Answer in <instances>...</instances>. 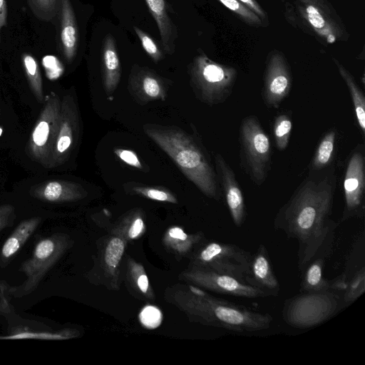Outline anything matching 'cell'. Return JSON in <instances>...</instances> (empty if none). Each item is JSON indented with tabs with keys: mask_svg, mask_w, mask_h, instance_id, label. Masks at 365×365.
<instances>
[{
	"mask_svg": "<svg viewBox=\"0 0 365 365\" xmlns=\"http://www.w3.org/2000/svg\"><path fill=\"white\" fill-rule=\"evenodd\" d=\"M71 245V239L65 233H55L39 240L31 257L19 267L26 276V280L20 286L10 287L9 293L14 297H22L34 292Z\"/></svg>",
	"mask_w": 365,
	"mask_h": 365,
	"instance_id": "5b68a950",
	"label": "cell"
},
{
	"mask_svg": "<svg viewBox=\"0 0 365 365\" xmlns=\"http://www.w3.org/2000/svg\"><path fill=\"white\" fill-rule=\"evenodd\" d=\"M163 318L160 309L153 305L144 307L139 313L140 324L148 329H154L158 327L163 322Z\"/></svg>",
	"mask_w": 365,
	"mask_h": 365,
	"instance_id": "e575fe53",
	"label": "cell"
},
{
	"mask_svg": "<svg viewBox=\"0 0 365 365\" xmlns=\"http://www.w3.org/2000/svg\"><path fill=\"white\" fill-rule=\"evenodd\" d=\"M214 158L217 180L221 185L232 220L235 226L240 227L246 218V206L240 185L223 156L217 153Z\"/></svg>",
	"mask_w": 365,
	"mask_h": 365,
	"instance_id": "5bb4252c",
	"label": "cell"
},
{
	"mask_svg": "<svg viewBox=\"0 0 365 365\" xmlns=\"http://www.w3.org/2000/svg\"><path fill=\"white\" fill-rule=\"evenodd\" d=\"M344 207L339 222L363 218L365 214L364 146L358 145L348 160L344 178Z\"/></svg>",
	"mask_w": 365,
	"mask_h": 365,
	"instance_id": "30bf717a",
	"label": "cell"
},
{
	"mask_svg": "<svg viewBox=\"0 0 365 365\" xmlns=\"http://www.w3.org/2000/svg\"><path fill=\"white\" fill-rule=\"evenodd\" d=\"M292 128L291 118L287 114H280L274 120L273 134L277 148L284 150L288 145Z\"/></svg>",
	"mask_w": 365,
	"mask_h": 365,
	"instance_id": "d6a6232c",
	"label": "cell"
},
{
	"mask_svg": "<svg viewBox=\"0 0 365 365\" xmlns=\"http://www.w3.org/2000/svg\"><path fill=\"white\" fill-rule=\"evenodd\" d=\"M237 76L235 68L217 63L203 52L195 57L190 68V85L196 97L210 106L228 99Z\"/></svg>",
	"mask_w": 365,
	"mask_h": 365,
	"instance_id": "277c9868",
	"label": "cell"
},
{
	"mask_svg": "<svg viewBox=\"0 0 365 365\" xmlns=\"http://www.w3.org/2000/svg\"><path fill=\"white\" fill-rule=\"evenodd\" d=\"M61 103L53 93L46 96L43 110L35 125L30 140V148L41 163H51L61 118Z\"/></svg>",
	"mask_w": 365,
	"mask_h": 365,
	"instance_id": "8fae6325",
	"label": "cell"
},
{
	"mask_svg": "<svg viewBox=\"0 0 365 365\" xmlns=\"http://www.w3.org/2000/svg\"><path fill=\"white\" fill-rule=\"evenodd\" d=\"M292 76L284 54L273 50L267 56L264 74L262 98L269 108H279L292 88Z\"/></svg>",
	"mask_w": 365,
	"mask_h": 365,
	"instance_id": "7c38bea8",
	"label": "cell"
},
{
	"mask_svg": "<svg viewBox=\"0 0 365 365\" xmlns=\"http://www.w3.org/2000/svg\"><path fill=\"white\" fill-rule=\"evenodd\" d=\"M7 6L6 0H0V41L2 29L6 26Z\"/></svg>",
	"mask_w": 365,
	"mask_h": 365,
	"instance_id": "7bdbcfd3",
	"label": "cell"
},
{
	"mask_svg": "<svg viewBox=\"0 0 365 365\" xmlns=\"http://www.w3.org/2000/svg\"><path fill=\"white\" fill-rule=\"evenodd\" d=\"M43 66L46 74L50 80H55L61 76L63 67L58 58L53 56H46L43 58Z\"/></svg>",
	"mask_w": 365,
	"mask_h": 365,
	"instance_id": "74e56055",
	"label": "cell"
},
{
	"mask_svg": "<svg viewBox=\"0 0 365 365\" xmlns=\"http://www.w3.org/2000/svg\"><path fill=\"white\" fill-rule=\"evenodd\" d=\"M79 115L72 96H66L61 103V118L51 158V165L63 163L69 156L79 135Z\"/></svg>",
	"mask_w": 365,
	"mask_h": 365,
	"instance_id": "4fadbf2b",
	"label": "cell"
},
{
	"mask_svg": "<svg viewBox=\"0 0 365 365\" xmlns=\"http://www.w3.org/2000/svg\"><path fill=\"white\" fill-rule=\"evenodd\" d=\"M252 254L230 243L210 242L191 257L190 264L226 273L246 282Z\"/></svg>",
	"mask_w": 365,
	"mask_h": 365,
	"instance_id": "ba28073f",
	"label": "cell"
},
{
	"mask_svg": "<svg viewBox=\"0 0 365 365\" xmlns=\"http://www.w3.org/2000/svg\"><path fill=\"white\" fill-rule=\"evenodd\" d=\"M134 31L141 42L142 46L148 55L158 63L164 58V55L154 40L146 32L137 26H133Z\"/></svg>",
	"mask_w": 365,
	"mask_h": 365,
	"instance_id": "d590c367",
	"label": "cell"
},
{
	"mask_svg": "<svg viewBox=\"0 0 365 365\" xmlns=\"http://www.w3.org/2000/svg\"><path fill=\"white\" fill-rule=\"evenodd\" d=\"M143 130L203 194L219 200L216 172L206 152L188 133L176 126L145 124Z\"/></svg>",
	"mask_w": 365,
	"mask_h": 365,
	"instance_id": "3957f363",
	"label": "cell"
},
{
	"mask_svg": "<svg viewBox=\"0 0 365 365\" xmlns=\"http://www.w3.org/2000/svg\"><path fill=\"white\" fill-rule=\"evenodd\" d=\"M304 3H310L317 5L324 9L326 11L332 14H337L331 4L327 0H299Z\"/></svg>",
	"mask_w": 365,
	"mask_h": 365,
	"instance_id": "b9f144b4",
	"label": "cell"
},
{
	"mask_svg": "<svg viewBox=\"0 0 365 365\" xmlns=\"http://www.w3.org/2000/svg\"><path fill=\"white\" fill-rule=\"evenodd\" d=\"M167 301L190 321L235 332H255L270 327L273 317L267 313L217 298L197 286L176 284L166 289Z\"/></svg>",
	"mask_w": 365,
	"mask_h": 365,
	"instance_id": "7a4b0ae2",
	"label": "cell"
},
{
	"mask_svg": "<svg viewBox=\"0 0 365 365\" xmlns=\"http://www.w3.org/2000/svg\"><path fill=\"white\" fill-rule=\"evenodd\" d=\"M103 82L105 91L110 96L118 86L121 68L113 36L108 34L104 41L102 53Z\"/></svg>",
	"mask_w": 365,
	"mask_h": 365,
	"instance_id": "ffe728a7",
	"label": "cell"
},
{
	"mask_svg": "<svg viewBox=\"0 0 365 365\" xmlns=\"http://www.w3.org/2000/svg\"><path fill=\"white\" fill-rule=\"evenodd\" d=\"M285 16L293 26L326 45L348 39V34L337 14H330L317 5L299 0L287 2Z\"/></svg>",
	"mask_w": 365,
	"mask_h": 365,
	"instance_id": "52a82bcc",
	"label": "cell"
},
{
	"mask_svg": "<svg viewBox=\"0 0 365 365\" xmlns=\"http://www.w3.org/2000/svg\"><path fill=\"white\" fill-rule=\"evenodd\" d=\"M87 192L79 184L64 180H51L35 191V196L50 202H64L81 200Z\"/></svg>",
	"mask_w": 365,
	"mask_h": 365,
	"instance_id": "ac0fdd59",
	"label": "cell"
},
{
	"mask_svg": "<svg viewBox=\"0 0 365 365\" xmlns=\"http://www.w3.org/2000/svg\"><path fill=\"white\" fill-rule=\"evenodd\" d=\"M128 89L139 103L165 101L167 86L163 78L147 67L133 66L128 80Z\"/></svg>",
	"mask_w": 365,
	"mask_h": 365,
	"instance_id": "9a60e30c",
	"label": "cell"
},
{
	"mask_svg": "<svg viewBox=\"0 0 365 365\" xmlns=\"http://www.w3.org/2000/svg\"><path fill=\"white\" fill-rule=\"evenodd\" d=\"M127 277L133 289L141 296L150 299L155 298L143 266L130 257L127 259Z\"/></svg>",
	"mask_w": 365,
	"mask_h": 365,
	"instance_id": "4316f807",
	"label": "cell"
},
{
	"mask_svg": "<svg viewBox=\"0 0 365 365\" xmlns=\"http://www.w3.org/2000/svg\"><path fill=\"white\" fill-rule=\"evenodd\" d=\"M241 165L257 186L266 180L271 167V145L259 119L244 118L240 127Z\"/></svg>",
	"mask_w": 365,
	"mask_h": 365,
	"instance_id": "8992f818",
	"label": "cell"
},
{
	"mask_svg": "<svg viewBox=\"0 0 365 365\" xmlns=\"http://www.w3.org/2000/svg\"><path fill=\"white\" fill-rule=\"evenodd\" d=\"M125 240L113 235L108 241L103 254V267L113 289H118L120 264L126 245Z\"/></svg>",
	"mask_w": 365,
	"mask_h": 365,
	"instance_id": "603a6c76",
	"label": "cell"
},
{
	"mask_svg": "<svg viewBox=\"0 0 365 365\" xmlns=\"http://www.w3.org/2000/svg\"><path fill=\"white\" fill-rule=\"evenodd\" d=\"M204 234H187L178 226H172L165 232L163 243L166 249L177 257H184L204 240Z\"/></svg>",
	"mask_w": 365,
	"mask_h": 365,
	"instance_id": "cb8c5ba5",
	"label": "cell"
},
{
	"mask_svg": "<svg viewBox=\"0 0 365 365\" xmlns=\"http://www.w3.org/2000/svg\"><path fill=\"white\" fill-rule=\"evenodd\" d=\"M145 216L140 209L126 214L113 230V235L120 237L126 242L139 239L145 232Z\"/></svg>",
	"mask_w": 365,
	"mask_h": 365,
	"instance_id": "d4e9b609",
	"label": "cell"
},
{
	"mask_svg": "<svg viewBox=\"0 0 365 365\" xmlns=\"http://www.w3.org/2000/svg\"><path fill=\"white\" fill-rule=\"evenodd\" d=\"M336 180L333 168L309 170L274 218V228L298 242L297 265L301 272L338 227L339 223L329 217Z\"/></svg>",
	"mask_w": 365,
	"mask_h": 365,
	"instance_id": "6da1fadb",
	"label": "cell"
},
{
	"mask_svg": "<svg viewBox=\"0 0 365 365\" xmlns=\"http://www.w3.org/2000/svg\"><path fill=\"white\" fill-rule=\"evenodd\" d=\"M179 277L198 287L220 294L250 299L269 297L242 279L207 267L189 264Z\"/></svg>",
	"mask_w": 365,
	"mask_h": 365,
	"instance_id": "9c48e42d",
	"label": "cell"
},
{
	"mask_svg": "<svg viewBox=\"0 0 365 365\" xmlns=\"http://www.w3.org/2000/svg\"><path fill=\"white\" fill-rule=\"evenodd\" d=\"M341 77L344 81L353 102L359 127L365 134V98L351 73L337 59L333 58Z\"/></svg>",
	"mask_w": 365,
	"mask_h": 365,
	"instance_id": "484cf974",
	"label": "cell"
},
{
	"mask_svg": "<svg viewBox=\"0 0 365 365\" xmlns=\"http://www.w3.org/2000/svg\"><path fill=\"white\" fill-rule=\"evenodd\" d=\"M334 234L328 237L303 271L301 292L332 291L331 281L324 277L323 270L326 260L331 252Z\"/></svg>",
	"mask_w": 365,
	"mask_h": 365,
	"instance_id": "e0dca14e",
	"label": "cell"
},
{
	"mask_svg": "<svg viewBox=\"0 0 365 365\" xmlns=\"http://www.w3.org/2000/svg\"><path fill=\"white\" fill-rule=\"evenodd\" d=\"M257 16L267 25H269L268 16L264 9L260 6L257 0H238Z\"/></svg>",
	"mask_w": 365,
	"mask_h": 365,
	"instance_id": "60d3db41",
	"label": "cell"
},
{
	"mask_svg": "<svg viewBox=\"0 0 365 365\" xmlns=\"http://www.w3.org/2000/svg\"><path fill=\"white\" fill-rule=\"evenodd\" d=\"M225 7L232 11L245 23L255 27H267V26L254 12L238 0H217Z\"/></svg>",
	"mask_w": 365,
	"mask_h": 365,
	"instance_id": "1f68e13d",
	"label": "cell"
},
{
	"mask_svg": "<svg viewBox=\"0 0 365 365\" xmlns=\"http://www.w3.org/2000/svg\"><path fill=\"white\" fill-rule=\"evenodd\" d=\"M78 335L76 329H64L57 333H43L34 334L29 332H21L6 337H0V339H26V338H40V339H67L76 337Z\"/></svg>",
	"mask_w": 365,
	"mask_h": 365,
	"instance_id": "8d00e7d4",
	"label": "cell"
},
{
	"mask_svg": "<svg viewBox=\"0 0 365 365\" xmlns=\"http://www.w3.org/2000/svg\"><path fill=\"white\" fill-rule=\"evenodd\" d=\"M28 4L36 18L50 21L56 14L60 0H27Z\"/></svg>",
	"mask_w": 365,
	"mask_h": 365,
	"instance_id": "836d02e7",
	"label": "cell"
},
{
	"mask_svg": "<svg viewBox=\"0 0 365 365\" xmlns=\"http://www.w3.org/2000/svg\"><path fill=\"white\" fill-rule=\"evenodd\" d=\"M61 40L63 54L68 61L74 58L78 46V29L70 0H60Z\"/></svg>",
	"mask_w": 365,
	"mask_h": 365,
	"instance_id": "7402d4cb",
	"label": "cell"
},
{
	"mask_svg": "<svg viewBox=\"0 0 365 365\" xmlns=\"http://www.w3.org/2000/svg\"><path fill=\"white\" fill-rule=\"evenodd\" d=\"M246 282L257 287L268 295L276 297L279 292V283L272 269L267 248L259 245L255 253L252 255L249 274Z\"/></svg>",
	"mask_w": 365,
	"mask_h": 365,
	"instance_id": "2e32d148",
	"label": "cell"
},
{
	"mask_svg": "<svg viewBox=\"0 0 365 365\" xmlns=\"http://www.w3.org/2000/svg\"><path fill=\"white\" fill-rule=\"evenodd\" d=\"M41 221L40 217H31L21 221L19 224L2 246L0 253V263L2 267L6 265L19 252L36 230Z\"/></svg>",
	"mask_w": 365,
	"mask_h": 365,
	"instance_id": "44dd1931",
	"label": "cell"
},
{
	"mask_svg": "<svg viewBox=\"0 0 365 365\" xmlns=\"http://www.w3.org/2000/svg\"><path fill=\"white\" fill-rule=\"evenodd\" d=\"M346 289L342 293V302L346 307L354 302L365 291V267H361L346 277Z\"/></svg>",
	"mask_w": 365,
	"mask_h": 365,
	"instance_id": "f1b7e54d",
	"label": "cell"
},
{
	"mask_svg": "<svg viewBox=\"0 0 365 365\" xmlns=\"http://www.w3.org/2000/svg\"><path fill=\"white\" fill-rule=\"evenodd\" d=\"M154 18L160 35L164 51L173 54L175 50L178 31L167 10L165 0H145Z\"/></svg>",
	"mask_w": 365,
	"mask_h": 365,
	"instance_id": "d6986e66",
	"label": "cell"
},
{
	"mask_svg": "<svg viewBox=\"0 0 365 365\" xmlns=\"http://www.w3.org/2000/svg\"><path fill=\"white\" fill-rule=\"evenodd\" d=\"M15 219L14 207L11 205L0 206V232L11 225Z\"/></svg>",
	"mask_w": 365,
	"mask_h": 365,
	"instance_id": "ab89813d",
	"label": "cell"
},
{
	"mask_svg": "<svg viewBox=\"0 0 365 365\" xmlns=\"http://www.w3.org/2000/svg\"><path fill=\"white\" fill-rule=\"evenodd\" d=\"M115 154L126 164L139 170H143V166L136 153L128 149L116 148Z\"/></svg>",
	"mask_w": 365,
	"mask_h": 365,
	"instance_id": "f35d334b",
	"label": "cell"
},
{
	"mask_svg": "<svg viewBox=\"0 0 365 365\" xmlns=\"http://www.w3.org/2000/svg\"><path fill=\"white\" fill-rule=\"evenodd\" d=\"M336 132L329 130L321 139L311 162L309 170H321L327 168L332 160Z\"/></svg>",
	"mask_w": 365,
	"mask_h": 365,
	"instance_id": "83f0119b",
	"label": "cell"
},
{
	"mask_svg": "<svg viewBox=\"0 0 365 365\" xmlns=\"http://www.w3.org/2000/svg\"><path fill=\"white\" fill-rule=\"evenodd\" d=\"M125 188L128 192L142 196L143 197L164 202L178 203L176 197L168 190L162 187L144 186L139 184L125 185Z\"/></svg>",
	"mask_w": 365,
	"mask_h": 365,
	"instance_id": "f546056e",
	"label": "cell"
},
{
	"mask_svg": "<svg viewBox=\"0 0 365 365\" xmlns=\"http://www.w3.org/2000/svg\"><path fill=\"white\" fill-rule=\"evenodd\" d=\"M22 61L31 87L37 98L42 100V80L36 60L31 55L24 53L22 56Z\"/></svg>",
	"mask_w": 365,
	"mask_h": 365,
	"instance_id": "4dcf8cb0",
	"label": "cell"
}]
</instances>
